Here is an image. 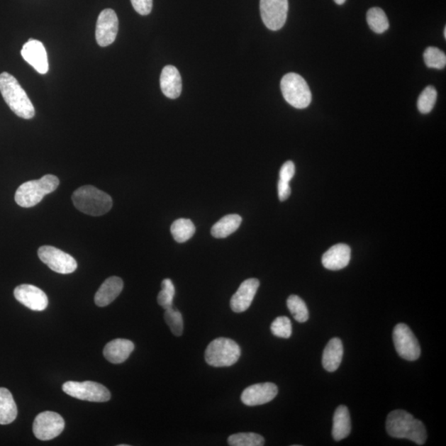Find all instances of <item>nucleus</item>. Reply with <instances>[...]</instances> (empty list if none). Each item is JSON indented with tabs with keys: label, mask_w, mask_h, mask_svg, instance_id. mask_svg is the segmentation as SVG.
<instances>
[{
	"label": "nucleus",
	"mask_w": 446,
	"mask_h": 446,
	"mask_svg": "<svg viewBox=\"0 0 446 446\" xmlns=\"http://www.w3.org/2000/svg\"><path fill=\"white\" fill-rule=\"evenodd\" d=\"M295 174V165L293 162H287L283 165L279 172V179L290 182Z\"/></svg>",
	"instance_id": "f704fd0d"
},
{
	"label": "nucleus",
	"mask_w": 446,
	"mask_h": 446,
	"mask_svg": "<svg viewBox=\"0 0 446 446\" xmlns=\"http://www.w3.org/2000/svg\"><path fill=\"white\" fill-rule=\"evenodd\" d=\"M242 222V217L230 214L220 219L213 225L211 233L215 238H225L237 230Z\"/></svg>",
	"instance_id": "b1692460"
},
{
	"label": "nucleus",
	"mask_w": 446,
	"mask_h": 446,
	"mask_svg": "<svg viewBox=\"0 0 446 446\" xmlns=\"http://www.w3.org/2000/svg\"><path fill=\"white\" fill-rule=\"evenodd\" d=\"M59 184V179L52 174H47L40 179L25 182L17 189L15 201L23 208L36 206L46 195L54 192L58 188Z\"/></svg>",
	"instance_id": "20e7f679"
},
{
	"label": "nucleus",
	"mask_w": 446,
	"mask_h": 446,
	"mask_svg": "<svg viewBox=\"0 0 446 446\" xmlns=\"http://www.w3.org/2000/svg\"><path fill=\"white\" fill-rule=\"evenodd\" d=\"M72 201L80 212L94 217L106 214L113 207L112 198L92 185H85L75 190Z\"/></svg>",
	"instance_id": "7ed1b4c3"
},
{
	"label": "nucleus",
	"mask_w": 446,
	"mask_h": 446,
	"mask_svg": "<svg viewBox=\"0 0 446 446\" xmlns=\"http://www.w3.org/2000/svg\"><path fill=\"white\" fill-rule=\"evenodd\" d=\"M38 253L40 260L55 272L72 274L78 267L77 260L71 255L51 245H43L39 248Z\"/></svg>",
	"instance_id": "1a4fd4ad"
},
{
	"label": "nucleus",
	"mask_w": 446,
	"mask_h": 446,
	"mask_svg": "<svg viewBox=\"0 0 446 446\" xmlns=\"http://www.w3.org/2000/svg\"><path fill=\"white\" fill-rule=\"evenodd\" d=\"M240 352L238 344L234 340L220 338L208 345L205 359L211 367H228L238 362Z\"/></svg>",
	"instance_id": "39448f33"
},
{
	"label": "nucleus",
	"mask_w": 446,
	"mask_h": 446,
	"mask_svg": "<svg viewBox=\"0 0 446 446\" xmlns=\"http://www.w3.org/2000/svg\"><path fill=\"white\" fill-rule=\"evenodd\" d=\"M18 416L16 403L10 391L0 388V425L12 423Z\"/></svg>",
	"instance_id": "5701e85b"
},
{
	"label": "nucleus",
	"mask_w": 446,
	"mask_h": 446,
	"mask_svg": "<svg viewBox=\"0 0 446 446\" xmlns=\"http://www.w3.org/2000/svg\"><path fill=\"white\" fill-rule=\"evenodd\" d=\"M278 193L280 201H285L291 194V188H290L289 182H284L279 179L278 184Z\"/></svg>",
	"instance_id": "c9c22d12"
},
{
	"label": "nucleus",
	"mask_w": 446,
	"mask_h": 446,
	"mask_svg": "<svg viewBox=\"0 0 446 446\" xmlns=\"http://www.w3.org/2000/svg\"><path fill=\"white\" fill-rule=\"evenodd\" d=\"M352 255V250L349 245L338 244L330 247L323 255L322 262L325 269L330 270H340L347 267Z\"/></svg>",
	"instance_id": "f3484780"
},
{
	"label": "nucleus",
	"mask_w": 446,
	"mask_h": 446,
	"mask_svg": "<svg viewBox=\"0 0 446 446\" xmlns=\"http://www.w3.org/2000/svg\"><path fill=\"white\" fill-rule=\"evenodd\" d=\"M62 389L72 398L89 402L105 403L111 398V394L105 386L92 381H68L63 384Z\"/></svg>",
	"instance_id": "0eeeda50"
},
{
	"label": "nucleus",
	"mask_w": 446,
	"mask_h": 446,
	"mask_svg": "<svg viewBox=\"0 0 446 446\" xmlns=\"http://www.w3.org/2000/svg\"><path fill=\"white\" fill-rule=\"evenodd\" d=\"M369 26L376 33H384L389 28L387 15L380 8L370 9L367 13Z\"/></svg>",
	"instance_id": "a878e982"
},
{
	"label": "nucleus",
	"mask_w": 446,
	"mask_h": 446,
	"mask_svg": "<svg viewBox=\"0 0 446 446\" xmlns=\"http://www.w3.org/2000/svg\"><path fill=\"white\" fill-rule=\"evenodd\" d=\"M131 2L136 12L143 16L152 12L153 0H131Z\"/></svg>",
	"instance_id": "72a5a7b5"
},
{
	"label": "nucleus",
	"mask_w": 446,
	"mask_h": 446,
	"mask_svg": "<svg viewBox=\"0 0 446 446\" xmlns=\"http://www.w3.org/2000/svg\"><path fill=\"white\" fill-rule=\"evenodd\" d=\"M14 297L25 307L41 312L47 308L48 298L42 289L32 284H21L14 289Z\"/></svg>",
	"instance_id": "ddd939ff"
},
{
	"label": "nucleus",
	"mask_w": 446,
	"mask_h": 446,
	"mask_svg": "<svg viewBox=\"0 0 446 446\" xmlns=\"http://www.w3.org/2000/svg\"><path fill=\"white\" fill-rule=\"evenodd\" d=\"M260 14L262 21L269 30L277 31L286 23L288 0H260Z\"/></svg>",
	"instance_id": "9d476101"
},
{
	"label": "nucleus",
	"mask_w": 446,
	"mask_h": 446,
	"mask_svg": "<svg viewBox=\"0 0 446 446\" xmlns=\"http://www.w3.org/2000/svg\"><path fill=\"white\" fill-rule=\"evenodd\" d=\"M259 286L260 281L257 279L245 280L230 299V308L233 312L239 313L247 311L252 305Z\"/></svg>",
	"instance_id": "dca6fc26"
},
{
	"label": "nucleus",
	"mask_w": 446,
	"mask_h": 446,
	"mask_svg": "<svg viewBox=\"0 0 446 446\" xmlns=\"http://www.w3.org/2000/svg\"><path fill=\"white\" fill-rule=\"evenodd\" d=\"M118 32V18L111 9H106L100 13L96 24V41L100 47H108L115 41Z\"/></svg>",
	"instance_id": "f8f14e48"
},
{
	"label": "nucleus",
	"mask_w": 446,
	"mask_h": 446,
	"mask_svg": "<svg viewBox=\"0 0 446 446\" xmlns=\"http://www.w3.org/2000/svg\"><path fill=\"white\" fill-rule=\"evenodd\" d=\"M393 340L396 352L400 357L408 362H414L420 357V347L418 340L407 325L399 323L396 325Z\"/></svg>",
	"instance_id": "6e6552de"
},
{
	"label": "nucleus",
	"mask_w": 446,
	"mask_h": 446,
	"mask_svg": "<svg viewBox=\"0 0 446 446\" xmlns=\"http://www.w3.org/2000/svg\"><path fill=\"white\" fill-rule=\"evenodd\" d=\"M160 89L169 99H177L182 91V79L177 68L165 67L160 79Z\"/></svg>",
	"instance_id": "a211bd4d"
},
{
	"label": "nucleus",
	"mask_w": 446,
	"mask_h": 446,
	"mask_svg": "<svg viewBox=\"0 0 446 446\" xmlns=\"http://www.w3.org/2000/svg\"><path fill=\"white\" fill-rule=\"evenodd\" d=\"M228 442L232 446H262L264 439L257 433H238L230 435Z\"/></svg>",
	"instance_id": "cd10ccee"
},
{
	"label": "nucleus",
	"mask_w": 446,
	"mask_h": 446,
	"mask_svg": "<svg viewBox=\"0 0 446 446\" xmlns=\"http://www.w3.org/2000/svg\"><path fill=\"white\" fill-rule=\"evenodd\" d=\"M162 291L158 294L157 302L164 309L172 308L175 289L169 279H165L162 284Z\"/></svg>",
	"instance_id": "2f4dec72"
},
{
	"label": "nucleus",
	"mask_w": 446,
	"mask_h": 446,
	"mask_svg": "<svg viewBox=\"0 0 446 446\" xmlns=\"http://www.w3.org/2000/svg\"><path fill=\"white\" fill-rule=\"evenodd\" d=\"M344 349L342 340L335 338L330 340L323 355V367L328 372H334L342 362Z\"/></svg>",
	"instance_id": "412c9836"
},
{
	"label": "nucleus",
	"mask_w": 446,
	"mask_h": 446,
	"mask_svg": "<svg viewBox=\"0 0 446 446\" xmlns=\"http://www.w3.org/2000/svg\"><path fill=\"white\" fill-rule=\"evenodd\" d=\"M287 306L290 313L297 322L300 323L307 322L309 318L308 309L302 299L297 295H291L287 300Z\"/></svg>",
	"instance_id": "bb28decb"
},
{
	"label": "nucleus",
	"mask_w": 446,
	"mask_h": 446,
	"mask_svg": "<svg viewBox=\"0 0 446 446\" xmlns=\"http://www.w3.org/2000/svg\"><path fill=\"white\" fill-rule=\"evenodd\" d=\"M444 36H445V38H446V28H445L444 29Z\"/></svg>",
	"instance_id": "4c0bfd02"
},
{
	"label": "nucleus",
	"mask_w": 446,
	"mask_h": 446,
	"mask_svg": "<svg viewBox=\"0 0 446 446\" xmlns=\"http://www.w3.org/2000/svg\"><path fill=\"white\" fill-rule=\"evenodd\" d=\"M280 87L284 99L294 108H307L312 101V93L308 83L296 73L285 74Z\"/></svg>",
	"instance_id": "423d86ee"
},
{
	"label": "nucleus",
	"mask_w": 446,
	"mask_h": 446,
	"mask_svg": "<svg viewBox=\"0 0 446 446\" xmlns=\"http://www.w3.org/2000/svg\"><path fill=\"white\" fill-rule=\"evenodd\" d=\"M386 430L390 437L408 439L418 445L427 442L428 433L424 424L403 410H395L389 414Z\"/></svg>",
	"instance_id": "f257e3e1"
},
{
	"label": "nucleus",
	"mask_w": 446,
	"mask_h": 446,
	"mask_svg": "<svg viewBox=\"0 0 446 446\" xmlns=\"http://www.w3.org/2000/svg\"><path fill=\"white\" fill-rule=\"evenodd\" d=\"M134 344L127 339H115L105 345L104 357L113 364H122L134 350Z\"/></svg>",
	"instance_id": "6ab92c4d"
},
{
	"label": "nucleus",
	"mask_w": 446,
	"mask_h": 446,
	"mask_svg": "<svg viewBox=\"0 0 446 446\" xmlns=\"http://www.w3.org/2000/svg\"><path fill=\"white\" fill-rule=\"evenodd\" d=\"M335 4H338L339 5H342L344 4L345 1H347V0H334Z\"/></svg>",
	"instance_id": "e433bc0d"
},
{
	"label": "nucleus",
	"mask_w": 446,
	"mask_h": 446,
	"mask_svg": "<svg viewBox=\"0 0 446 446\" xmlns=\"http://www.w3.org/2000/svg\"><path fill=\"white\" fill-rule=\"evenodd\" d=\"M352 432V420L349 410L345 406H340L335 410L333 417V437L335 440L340 442L347 438Z\"/></svg>",
	"instance_id": "4be33fe9"
},
{
	"label": "nucleus",
	"mask_w": 446,
	"mask_h": 446,
	"mask_svg": "<svg viewBox=\"0 0 446 446\" xmlns=\"http://www.w3.org/2000/svg\"><path fill=\"white\" fill-rule=\"evenodd\" d=\"M123 289V281L121 278L113 277L107 279L95 294V304L99 307H106L119 296Z\"/></svg>",
	"instance_id": "aec40b11"
},
{
	"label": "nucleus",
	"mask_w": 446,
	"mask_h": 446,
	"mask_svg": "<svg viewBox=\"0 0 446 446\" xmlns=\"http://www.w3.org/2000/svg\"><path fill=\"white\" fill-rule=\"evenodd\" d=\"M22 57L29 65L36 69L39 74H47L49 69L48 53L41 42L38 40L29 39L23 45Z\"/></svg>",
	"instance_id": "2eb2a0df"
},
{
	"label": "nucleus",
	"mask_w": 446,
	"mask_h": 446,
	"mask_svg": "<svg viewBox=\"0 0 446 446\" xmlns=\"http://www.w3.org/2000/svg\"><path fill=\"white\" fill-rule=\"evenodd\" d=\"M65 428V420L61 415L44 412L37 416L33 423L35 437L41 440H50L61 435Z\"/></svg>",
	"instance_id": "9b49d317"
},
{
	"label": "nucleus",
	"mask_w": 446,
	"mask_h": 446,
	"mask_svg": "<svg viewBox=\"0 0 446 446\" xmlns=\"http://www.w3.org/2000/svg\"><path fill=\"white\" fill-rule=\"evenodd\" d=\"M118 446H128V445H119Z\"/></svg>",
	"instance_id": "58836bf2"
},
{
	"label": "nucleus",
	"mask_w": 446,
	"mask_h": 446,
	"mask_svg": "<svg viewBox=\"0 0 446 446\" xmlns=\"http://www.w3.org/2000/svg\"><path fill=\"white\" fill-rule=\"evenodd\" d=\"M423 57L425 65L429 68L442 69L446 66L445 54L437 48L430 47L425 49Z\"/></svg>",
	"instance_id": "c756f323"
},
{
	"label": "nucleus",
	"mask_w": 446,
	"mask_h": 446,
	"mask_svg": "<svg viewBox=\"0 0 446 446\" xmlns=\"http://www.w3.org/2000/svg\"><path fill=\"white\" fill-rule=\"evenodd\" d=\"M165 320L167 322L170 330L177 337L182 335L184 332V322L182 314L179 311L173 308L165 309Z\"/></svg>",
	"instance_id": "7c9ffc66"
},
{
	"label": "nucleus",
	"mask_w": 446,
	"mask_h": 446,
	"mask_svg": "<svg viewBox=\"0 0 446 446\" xmlns=\"http://www.w3.org/2000/svg\"><path fill=\"white\" fill-rule=\"evenodd\" d=\"M0 92L8 106L17 116L31 119L35 108L25 90L12 74L4 72L0 74Z\"/></svg>",
	"instance_id": "f03ea898"
},
{
	"label": "nucleus",
	"mask_w": 446,
	"mask_h": 446,
	"mask_svg": "<svg viewBox=\"0 0 446 446\" xmlns=\"http://www.w3.org/2000/svg\"><path fill=\"white\" fill-rule=\"evenodd\" d=\"M270 330L275 337L289 338L292 335L291 320L287 317H279L274 320Z\"/></svg>",
	"instance_id": "473e14b6"
},
{
	"label": "nucleus",
	"mask_w": 446,
	"mask_h": 446,
	"mask_svg": "<svg viewBox=\"0 0 446 446\" xmlns=\"http://www.w3.org/2000/svg\"><path fill=\"white\" fill-rule=\"evenodd\" d=\"M195 225L190 219L179 218L170 228L173 238L179 243L186 242L195 233Z\"/></svg>",
	"instance_id": "393cba45"
},
{
	"label": "nucleus",
	"mask_w": 446,
	"mask_h": 446,
	"mask_svg": "<svg viewBox=\"0 0 446 446\" xmlns=\"http://www.w3.org/2000/svg\"><path fill=\"white\" fill-rule=\"evenodd\" d=\"M437 99V89L433 87L425 88L418 100V108L420 113L427 114L432 112Z\"/></svg>",
	"instance_id": "c85d7f7f"
},
{
	"label": "nucleus",
	"mask_w": 446,
	"mask_h": 446,
	"mask_svg": "<svg viewBox=\"0 0 446 446\" xmlns=\"http://www.w3.org/2000/svg\"><path fill=\"white\" fill-rule=\"evenodd\" d=\"M278 394V387L273 383L257 384L245 389L242 394V402L250 407L272 402Z\"/></svg>",
	"instance_id": "4468645a"
}]
</instances>
